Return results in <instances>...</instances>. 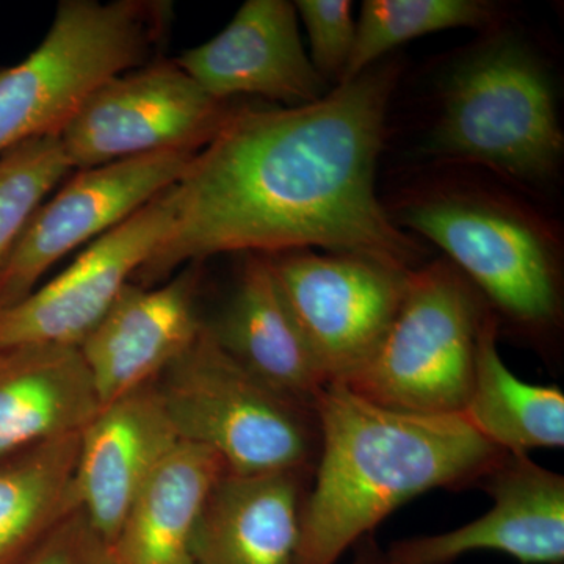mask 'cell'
<instances>
[{
	"instance_id": "1",
	"label": "cell",
	"mask_w": 564,
	"mask_h": 564,
	"mask_svg": "<svg viewBox=\"0 0 564 564\" xmlns=\"http://www.w3.org/2000/svg\"><path fill=\"white\" fill-rule=\"evenodd\" d=\"M395 84V65L377 63L307 106L237 102L174 184L172 229L133 284L223 252L314 247L414 270L421 248L375 191Z\"/></svg>"
},
{
	"instance_id": "2",
	"label": "cell",
	"mask_w": 564,
	"mask_h": 564,
	"mask_svg": "<svg viewBox=\"0 0 564 564\" xmlns=\"http://www.w3.org/2000/svg\"><path fill=\"white\" fill-rule=\"evenodd\" d=\"M315 413L321 451L302 511L296 564H337L392 511L437 488L474 486L505 452L463 414L388 410L326 386Z\"/></svg>"
},
{
	"instance_id": "3",
	"label": "cell",
	"mask_w": 564,
	"mask_h": 564,
	"mask_svg": "<svg viewBox=\"0 0 564 564\" xmlns=\"http://www.w3.org/2000/svg\"><path fill=\"white\" fill-rule=\"evenodd\" d=\"M172 3L63 0L40 46L0 69V154L33 137L58 133L96 87L158 61Z\"/></svg>"
},
{
	"instance_id": "4",
	"label": "cell",
	"mask_w": 564,
	"mask_h": 564,
	"mask_svg": "<svg viewBox=\"0 0 564 564\" xmlns=\"http://www.w3.org/2000/svg\"><path fill=\"white\" fill-rule=\"evenodd\" d=\"M441 98L430 154L525 182L545 181L558 169L564 137L554 85L516 36H494L459 58Z\"/></svg>"
},
{
	"instance_id": "5",
	"label": "cell",
	"mask_w": 564,
	"mask_h": 564,
	"mask_svg": "<svg viewBox=\"0 0 564 564\" xmlns=\"http://www.w3.org/2000/svg\"><path fill=\"white\" fill-rule=\"evenodd\" d=\"M185 443L215 452L234 474H314L315 406L282 395L223 350L207 322L155 381Z\"/></svg>"
},
{
	"instance_id": "6",
	"label": "cell",
	"mask_w": 564,
	"mask_h": 564,
	"mask_svg": "<svg viewBox=\"0 0 564 564\" xmlns=\"http://www.w3.org/2000/svg\"><path fill=\"white\" fill-rule=\"evenodd\" d=\"M488 306L448 261L411 270L383 343L344 386L388 410L463 414Z\"/></svg>"
},
{
	"instance_id": "7",
	"label": "cell",
	"mask_w": 564,
	"mask_h": 564,
	"mask_svg": "<svg viewBox=\"0 0 564 564\" xmlns=\"http://www.w3.org/2000/svg\"><path fill=\"white\" fill-rule=\"evenodd\" d=\"M400 218V225L437 245L507 321L529 333L558 323V252L530 215L496 196L456 191L415 199Z\"/></svg>"
},
{
	"instance_id": "8",
	"label": "cell",
	"mask_w": 564,
	"mask_h": 564,
	"mask_svg": "<svg viewBox=\"0 0 564 564\" xmlns=\"http://www.w3.org/2000/svg\"><path fill=\"white\" fill-rule=\"evenodd\" d=\"M236 106L212 98L176 62L154 61L102 82L58 137L79 172L151 152H199Z\"/></svg>"
},
{
	"instance_id": "9",
	"label": "cell",
	"mask_w": 564,
	"mask_h": 564,
	"mask_svg": "<svg viewBox=\"0 0 564 564\" xmlns=\"http://www.w3.org/2000/svg\"><path fill=\"white\" fill-rule=\"evenodd\" d=\"M267 256L326 383H347L383 343L410 272L343 252Z\"/></svg>"
},
{
	"instance_id": "10",
	"label": "cell",
	"mask_w": 564,
	"mask_h": 564,
	"mask_svg": "<svg viewBox=\"0 0 564 564\" xmlns=\"http://www.w3.org/2000/svg\"><path fill=\"white\" fill-rule=\"evenodd\" d=\"M196 154L159 151L80 170L33 214L0 265V310L35 291L41 276L70 251L109 232L173 187Z\"/></svg>"
},
{
	"instance_id": "11",
	"label": "cell",
	"mask_w": 564,
	"mask_h": 564,
	"mask_svg": "<svg viewBox=\"0 0 564 564\" xmlns=\"http://www.w3.org/2000/svg\"><path fill=\"white\" fill-rule=\"evenodd\" d=\"M174 215L173 185L93 240L65 272L0 310V347L46 344L79 348L158 250L172 229Z\"/></svg>"
},
{
	"instance_id": "12",
	"label": "cell",
	"mask_w": 564,
	"mask_h": 564,
	"mask_svg": "<svg viewBox=\"0 0 564 564\" xmlns=\"http://www.w3.org/2000/svg\"><path fill=\"white\" fill-rule=\"evenodd\" d=\"M491 497L488 513L458 529L389 545L393 564H452L474 552H500L522 564H564V477L505 454L475 484Z\"/></svg>"
},
{
	"instance_id": "13",
	"label": "cell",
	"mask_w": 564,
	"mask_h": 564,
	"mask_svg": "<svg viewBox=\"0 0 564 564\" xmlns=\"http://www.w3.org/2000/svg\"><path fill=\"white\" fill-rule=\"evenodd\" d=\"M299 21L288 0H248L218 35L174 62L218 101L254 96L307 106L321 101L328 84L304 51Z\"/></svg>"
},
{
	"instance_id": "14",
	"label": "cell",
	"mask_w": 564,
	"mask_h": 564,
	"mask_svg": "<svg viewBox=\"0 0 564 564\" xmlns=\"http://www.w3.org/2000/svg\"><path fill=\"white\" fill-rule=\"evenodd\" d=\"M199 288L196 262L159 288L129 282L122 289L79 347L101 406L155 383L195 343L204 325Z\"/></svg>"
},
{
	"instance_id": "15",
	"label": "cell",
	"mask_w": 564,
	"mask_h": 564,
	"mask_svg": "<svg viewBox=\"0 0 564 564\" xmlns=\"http://www.w3.org/2000/svg\"><path fill=\"white\" fill-rule=\"evenodd\" d=\"M182 443L155 383L104 404L80 432V510L110 545L129 508Z\"/></svg>"
},
{
	"instance_id": "16",
	"label": "cell",
	"mask_w": 564,
	"mask_h": 564,
	"mask_svg": "<svg viewBox=\"0 0 564 564\" xmlns=\"http://www.w3.org/2000/svg\"><path fill=\"white\" fill-rule=\"evenodd\" d=\"M313 475L225 470L199 513L193 536L195 564H296Z\"/></svg>"
},
{
	"instance_id": "17",
	"label": "cell",
	"mask_w": 564,
	"mask_h": 564,
	"mask_svg": "<svg viewBox=\"0 0 564 564\" xmlns=\"http://www.w3.org/2000/svg\"><path fill=\"white\" fill-rule=\"evenodd\" d=\"M243 256L231 296L207 326L223 350L262 383L315 406L328 383L289 310L269 256Z\"/></svg>"
},
{
	"instance_id": "18",
	"label": "cell",
	"mask_w": 564,
	"mask_h": 564,
	"mask_svg": "<svg viewBox=\"0 0 564 564\" xmlns=\"http://www.w3.org/2000/svg\"><path fill=\"white\" fill-rule=\"evenodd\" d=\"M101 410L77 347H0V463L35 445L80 433Z\"/></svg>"
},
{
	"instance_id": "19",
	"label": "cell",
	"mask_w": 564,
	"mask_h": 564,
	"mask_svg": "<svg viewBox=\"0 0 564 564\" xmlns=\"http://www.w3.org/2000/svg\"><path fill=\"white\" fill-rule=\"evenodd\" d=\"M226 464L210 448L185 443L144 485L115 538L117 564H195L193 536L212 486Z\"/></svg>"
},
{
	"instance_id": "20",
	"label": "cell",
	"mask_w": 564,
	"mask_h": 564,
	"mask_svg": "<svg viewBox=\"0 0 564 564\" xmlns=\"http://www.w3.org/2000/svg\"><path fill=\"white\" fill-rule=\"evenodd\" d=\"M464 417L505 454L529 455L564 445V393L556 386L527 383L503 362L497 321L486 317Z\"/></svg>"
},
{
	"instance_id": "21",
	"label": "cell",
	"mask_w": 564,
	"mask_h": 564,
	"mask_svg": "<svg viewBox=\"0 0 564 564\" xmlns=\"http://www.w3.org/2000/svg\"><path fill=\"white\" fill-rule=\"evenodd\" d=\"M80 433L35 445L0 463V564H22L70 513Z\"/></svg>"
},
{
	"instance_id": "22",
	"label": "cell",
	"mask_w": 564,
	"mask_h": 564,
	"mask_svg": "<svg viewBox=\"0 0 564 564\" xmlns=\"http://www.w3.org/2000/svg\"><path fill=\"white\" fill-rule=\"evenodd\" d=\"M492 18V6L481 0H366L339 84L361 76L406 41L448 29L486 28Z\"/></svg>"
},
{
	"instance_id": "23",
	"label": "cell",
	"mask_w": 564,
	"mask_h": 564,
	"mask_svg": "<svg viewBox=\"0 0 564 564\" xmlns=\"http://www.w3.org/2000/svg\"><path fill=\"white\" fill-rule=\"evenodd\" d=\"M69 170L58 133L33 137L0 154V265Z\"/></svg>"
},
{
	"instance_id": "24",
	"label": "cell",
	"mask_w": 564,
	"mask_h": 564,
	"mask_svg": "<svg viewBox=\"0 0 564 564\" xmlns=\"http://www.w3.org/2000/svg\"><path fill=\"white\" fill-rule=\"evenodd\" d=\"M299 20L310 39L311 62L326 84H339L350 61L356 20L350 0H296Z\"/></svg>"
},
{
	"instance_id": "25",
	"label": "cell",
	"mask_w": 564,
	"mask_h": 564,
	"mask_svg": "<svg viewBox=\"0 0 564 564\" xmlns=\"http://www.w3.org/2000/svg\"><path fill=\"white\" fill-rule=\"evenodd\" d=\"M22 564H117L113 549L80 508L55 527Z\"/></svg>"
},
{
	"instance_id": "26",
	"label": "cell",
	"mask_w": 564,
	"mask_h": 564,
	"mask_svg": "<svg viewBox=\"0 0 564 564\" xmlns=\"http://www.w3.org/2000/svg\"><path fill=\"white\" fill-rule=\"evenodd\" d=\"M352 549H355V555L351 564H393L388 551L375 540L373 533L364 536Z\"/></svg>"
}]
</instances>
